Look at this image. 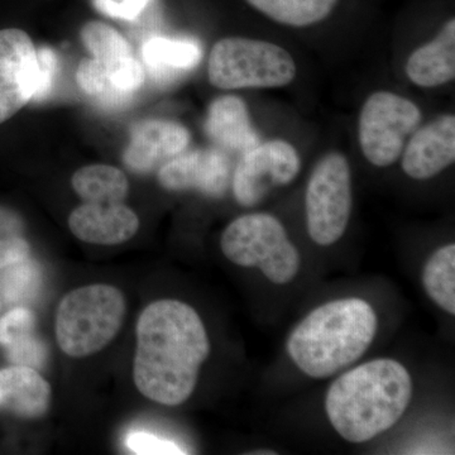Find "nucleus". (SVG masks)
<instances>
[{
  "mask_svg": "<svg viewBox=\"0 0 455 455\" xmlns=\"http://www.w3.org/2000/svg\"><path fill=\"white\" fill-rule=\"evenodd\" d=\"M209 353V337L196 309L169 299L152 302L137 323L134 383L155 403L181 405L196 390Z\"/></svg>",
  "mask_w": 455,
  "mask_h": 455,
  "instance_id": "obj_1",
  "label": "nucleus"
},
{
  "mask_svg": "<svg viewBox=\"0 0 455 455\" xmlns=\"http://www.w3.org/2000/svg\"><path fill=\"white\" fill-rule=\"evenodd\" d=\"M411 397L412 379L406 368L394 359H374L331 383L326 415L341 438L366 443L391 429Z\"/></svg>",
  "mask_w": 455,
  "mask_h": 455,
  "instance_id": "obj_2",
  "label": "nucleus"
},
{
  "mask_svg": "<svg viewBox=\"0 0 455 455\" xmlns=\"http://www.w3.org/2000/svg\"><path fill=\"white\" fill-rule=\"evenodd\" d=\"M377 326L373 307L362 299L326 302L293 329L287 339V353L302 372L325 379L367 352Z\"/></svg>",
  "mask_w": 455,
  "mask_h": 455,
  "instance_id": "obj_3",
  "label": "nucleus"
},
{
  "mask_svg": "<svg viewBox=\"0 0 455 455\" xmlns=\"http://www.w3.org/2000/svg\"><path fill=\"white\" fill-rule=\"evenodd\" d=\"M124 315L125 299L121 290L109 284L80 287L60 302L57 343L70 357H88L114 339Z\"/></svg>",
  "mask_w": 455,
  "mask_h": 455,
  "instance_id": "obj_4",
  "label": "nucleus"
},
{
  "mask_svg": "<svg viewBox=\"0 0 455 455\" xmlns=\"http://www.w3.org/2000/svg\"><path fill=\"white\" fill-rule=\"evenodd\" d=\"M221 251L235 265L259 267L276 284L289 283L300 269V253L274 215H243L221 235Z\"/></svg>",
  "mask_w": 455,
  "mask_h": 455,
  "instance_id": "obj_5",
  "label": "nucleus"
},
{
  "mask_svg": "<svg viewBox=\"0 0 455 455\" xmlns=\"http://www.w3.org/2000/svg\"><path fill=\"white\" fill-rule=\"evenodd\" d=\"M295 61L271 42L232 37L212 47L209 80L223 90L281 88L296 76Z\"/></svg>",
  "mask_w": 455,
  "mask_h": 455,
  "instance_id": "obj_6",
  "label": "nucleus"
},
{
  "mask_svg": "<svg viewBox=\"0 0 455 455\" xmlns=\"http://www.w3.org/2000/svg\"><path fill=\"white\" fill-rule=\"evenodd\" d=\"M305 204L310 238L319 245L339 241L352 212V180L346 156L331 152L320 160L311 173Z\"/></svg>",
  "mask_w": 455,
  "mask_h": 455,
  "instance_id": "obj_7",
  "label": "nucleus"
},
{
  "mask_svg": "<svg viewBox=\"0 0 455 455\" xmlns=\"http://www.w3.org/2000/svg\"><path fill=\"white\" fill-rule=\"evenodd\" d=\"M421 112L409 99L390 92H373L359 116L358 139L364 157L377 167L396 163Z\"/></svg>",
  "mask_w": 455,
  "mask_h": 455,
  "instance_id": "obj_8",
  "label": "nucleus"
},
{
  "mask_svg": "<svg viewBox=\"0 0 455 455\" xmlns=\"http://www.w3.org/2000/svg\"><path fill=\"white\" fill-rule=\"evenodd\" d=\"M300 157L289 142L283 140L259 143L242 154L233 176V193L243 206L262 202L272 188L284 187L298 176Z\"/></svg>",
  "mask_w": 455,
  "mask_h": 455,
  "instance_id": "obj_9",
  "label": "nucleus"
},
{
  "mask_svg": "<svg viewBox=\"0 0 455 455\" xmlns=\"http://www.w3.org/2000/svg\"><path fill=\"white\" fill-rule=\"evenodd\" d=\"M37 51L26 32L0 31V124L32 101L37 80Z\"/></svg>",
  "mask_w": 455,
  "mask_h": 455,
  "instance_id": "obj_10",
  "label": "nucleus"
},
{
  "mask_svg": "<svg viewBox=\"0 0 455 455\" xmlns=\"http://www.w3.org/2000/svg\"><path fill=\"white\" fill-rule=\"evenodd\" d=\"M230 163L220 149H196L179 154L161 167L158 181L171 191L199 190L209 196L226 193Z\"/></svg>",
  "mask_w": 455,
  "mask_h": 455,
  "instance_id": "obj_11",
  "label": "nucleus"
},
{
  "mask_svg": "<svg viewBox=\"0 0 455 455\" xmlns=\"http://www.w3.org/2000/svg\"><path fill=\"white\" fill-rule=\"evenodd\" d=\"M455 160V116H439L416 132L405 149L403 169L409 178L429 180Z\"/></svg>",
  "mask_w": 455,
  "mask_h": 455,
  "instance_id": "obj_12",
  "label": "nucleus"
},
{
  "mask_svg": "<svg viewBox=\"0 0 455 455\" xmlns=\"http://www.w3.org/2000/svg\"><path fill=\"white\" fill-rule=\"evenodd\" d=\"M188 140V131L179 123L160 119L137 123L132 128L124 163L134 172H149L158 164L181 154Z\"/></svg>",
  "mask_w": 455,
  "mask_h": 455,
  "instance_id": "obj_13",
  "label": "nucleus"
},
{
  "mask_svg": "<svg viewBox=\"0 0 455 455\" xmlns=\"http://www.w3.org/2000/svg\"><path fill=\"white\" fill-rule=\"evenodd\" d=\"M68 227L86 243L116 245L136 235L140 220L122 203H85L71 212Z\"/></svg>",
  "mask_w": 455,
  "mask_h": 455,
  "instance_id": "obj_14",
  "label": "nucleus"
},
{
  "mask_svg": "<svg viewBox=\"0 0 455 455\" xmlns=\"http://www.w3.org/2000/svg\"><path fill=\"white\" fill-rule=\"evenodd\" d=\"M50 383L27 366L0 370V411L22 419H40L49 411Z\"/></svg>",
  "mask_w": 455,
  "mask_h": 455,
  "instance_id": "obj_15",
  "label": "nucleus"
},
{
  "mask_svg": "<svg viewBox=\"0 0 455 455\" xmlns=\"http://www.w3.org/2000/svg\"><path fill=\"white\" fill-rule=\"evenodd\" d=\"M205 128L208 136L227 151L244 154L259 143L244 101L233 95L212 101Z\"/></svg>",
  "mask_w": 455,
  "mask_h": 455,
  "instance_id": "obj_16",
  "label": "nucleus"
},
{
  "mask_svg": "<svg viewBox=\"0 0 455 455\" xmlns=\"http://www.w3.org/2000/svg\"><path fill=\"white\" fill-rule=\"evenodd\" d=\"M406 74L421 88L444 85L455 77V22L449 20L435 40L421 46L407 60Z\"/></svg>",
  "mask_w": 455,
  "mask_h": 455,
  "instance_id": "obj_17",
  "label": "nucleus"
},
{
  "mask_svg": "<svg viewBox=\"0 0 455 455\" xmlns=\"http://www.w3.org/2000/svg\"><path fill=\"white\" fill-rule=\"evenodd\" d=\"M0 347L16 366L44 367L47 348L36 335V316L27 307H16L0 319Z\"/></svg>",
  "mask_w": 455,
  "mask_h": 455,
  "instance_id": "obj_18",
  "label": "nucleus"
},
{
  "mask_svg": "<svg viewBox=\"0 0 455 455\" xmlns=\"http://www.w3.org/2000/svg\"><path fill=\"white\" fill-rule=\"evenodd\" d=\"M142 56L152 79L170 84L199 64L202 49L194 41L152 37L143 44Z\"/></svg>",
  "mask_w": 455,
  "mask_h": 455,
  "instance_id": "obj_19",
  "label": "nucleus"
},
{
  "mask_svg": "<svg viewBox=\"0 0 455 455\" xmlns=\"http://www.w3.org/2000/svg\"><path fill=\"white\" fill-rule=\"evenodd\" d=\"M73 188L85 203H122L130 184L116 167L92 164L74 173Z\"/></svg>",
  "mask_w": 455,
  "mask_h": 455,
  "instance_id": "obj_20",
  "label": "nucleus"
},
{
  "mask_svg": "<svg viewBox=\"0 0 455 455\" xmlns=\"http://www.w3.org/2000/svg\"><path fill=\"white\" fill-rule=\"evenodd\" d=\"M248 3L278 23L307 27L325 20L338 0H248Z\"/></svg>",
  "mask_w": 455,
  "mask_h": 455,
  "instance_id": "obj_21",
  "label": "nucleus"
},
{
  "mask_svg": "<svg viewBox=\"0 0 455 455\" xmlns=\"http://www.w3.org/2000/svg\"><path fill=\"white\" fill-rule=\"evenodd\" d=\"M425 291L431 300L451 315L455 314V245L434 252L423 271Z\"/></svg>",
  "mask_w": 455,
  "mask_h": 455,
  "instance_id": "obj_22",
  "label": "nucleus"
},
{
  "mask_svg": "<svg viewBox=\"0 0 455 455\" xmlns=\"http://www.w3.org/2000/svg\"><path fill=\"white\" fill-rule=\"evenodd\" d=\"M76 80L80 89L88 97L107 109H119L132 101L131 98L116 92L108 75L106 65L98 60H84L77 68Z\"/></svg>",
  "mask_w": 455,
  "mask_h": 455,
  "instance_id": "obj_23",
  "label": "nucleus"
},
{
  "mask_svg": "<svg viewBox=\"0 0 455 455\" xmlns=\"http://www.w3.org/2000/svg\"><path fill=\"white\" fill-rule=\"evenodd\" d=\"M41 283V269L29 257L0 269V295L7 302L35 298L40 291Z\"/></svg>",
  "mask_w": 455,
  "mask_h": 455,
  "instance_id": "obj_24",
  "label": "nucleus"
},
{
  "mask_svg": "<svg viewBox=\"0 0 455 455\" xmlns=\"http://www.w3.org/2000/svg\"><path fill=\"white\" fill-rule=\"evenodd\" d=\"M82 37L84 44L92 53V59L104 62V64L132 56L130 44L121 33L104 23H88L84 27Z\"/></svg>",
  "mask_w": 455,
  "mask_h": 455,
  "instance_id": "obj_25",
  "label": "nucleus"
},
{
  "mask_svg": "<svg viewBox=\"0 0 455 455\" xmlns=\"http://www.w3.org/2000/svg\"><path fill=\"white\" fill-rule=\"evenodd\" d=\"M28 241L20 215L0 206V269L28 259Z\"/></svg>",
  "mask_w": 455,
  "mask_h": 455,
  "instance_id": "obj_26",
  "label": "nucleus"
},
{
  "mask_svg": "<svg viewBox=\"0 0 455 455\" xmlns=\"http://www.w3.org/2000/svg\"><path fill=\"white\" fill-rule=\"evenodd\" d=\"M125 447L140 455L184 454L172 440L161 438L146 430H132L125 435Z\"/></svg>",
  "mask_w": 455,
  "mask_h": 455,
  "instance_id": "obj_27",
  "label": "nucleus"
},
{
  "mask_svg": "<svg viewBox=\"0 0 455 455\" xmlns=\"http://www.w3.org/2000/svg\"><path fill=\"white\" fill-rule=\"evenodd\" d=\"M37 80H36V90L32 98V101H35V103L44 100L49 97L51 92H52L57 68H59L56 53L49 47H42L37 51Z\"/></svg>",
  "mask_w": 455,
  "mask_h": 455,
  "instance_id": "obj_28",
  "label": "nucleus"
},
{
  "mask_svg": "<svg viewBox=\"0 0 455 455\" xmlns=\"http://www.w3.org/2000/svg\"><path fill=\"white\" fill-rule=\"evenodd\" d=\"M149 3L151 0H94L95 8L101 13L124 20H137Z\"/></svg>",
  "mask_w": 455,
  "mask_h": 455,
  "instance_id": "obj_29",
  "label": "nucleus"
}]
</instances>
